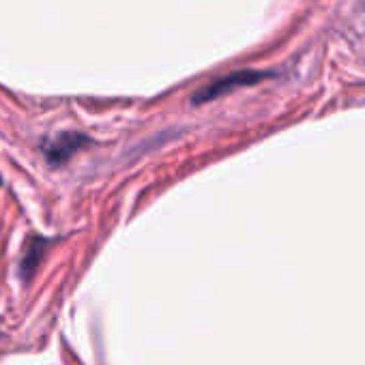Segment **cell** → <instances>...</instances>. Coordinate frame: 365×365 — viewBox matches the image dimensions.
Segmentation results:
<instances>
[{
    "label": "cell",
    "mask_w": 365,
    "mask_h": 365,
    "mask_svg": "<svg viewBox=\"0 0 365 365\" xmlns=\"http://www.w3.org/2000/svg\"><path fill=\"white\" fill-rule=\"evenodd\" d=\"M271 76H273V73L254 71V69L235 71V73H228V76H224V78L215 80L213 84H209V86L200 88V91H198V93L192 97V101H194L196 106H200V103L213 101V99H217V97H224V95H228V93L237 91V88H243V86L258 84V82H262L264 78H271Z\"/></svg>",
    "instance_id": "1"
},
{
    "label": "cell",
    "mask_w": 365,
    "mask_h": 365,
    "mask_svg": "<svg viewBox=\"0 0 365 365\" xmlns=\"http://www.w3.org/2000/svg\"><path fill=\"white\" fill-rule=\"evenodd\" d=\"M86 142H88L86 135H80V133H63L56 140H50L43 146V153H46V157H48L50 163L58 165V163L67 161L76 150H80Z\"/></svg>",
    "instance_id": "2"
},
{
    "label": "cell",
    "mask_w": 365,
    "mask_h": 365,
    "mask_svg": "<svg viewBox=\"0 0 365 365\" xmlns=\"http://www.w3.org/2000/svg\"><path fill=\"white\" fill-rule=\"evenodd\" d=\"M48 243H50V241L39 239V237L33 239V241L29 243V250H26V254H24V258H22V264H20V273H22L24 279H31V277H33L35 269L39 267V262H41V258H43V252H46V247H48Z\"/></svg>",
    "instance_id": "3"
}]
</instances>
